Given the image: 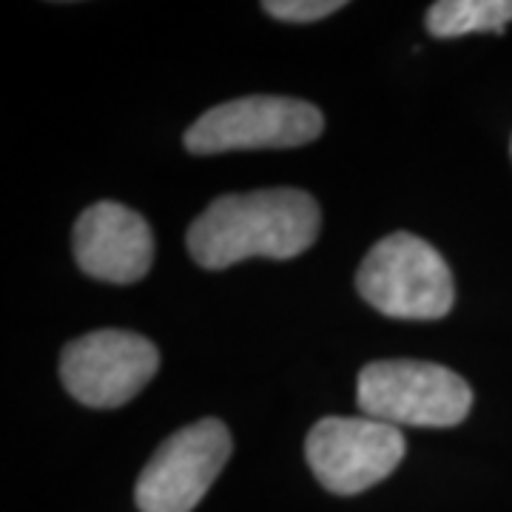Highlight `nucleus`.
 <instances>
[{
	"mask_svg": "<svg viewBox=\"0 0 512 512\" xmlns=\"http://www.w3.org/2000/svg\"><path fill=\"white\" fill-rule=\"evenodd\" d=\"M262 9L271 18L285 23H313L345 9V3L342 0H265Z\"/></svg>",
	"mask_w": 512,
	"mask_h": 512,
	"instance_id": "9d476101",
	"label": "nucleus"
},
{
	"mask_svg": "<svg viewBox=\"0 0 512 512\" xmlns=\"http://www.w3.org/2000/svg\"><path fill=\"white\" fill-rule=\"evenodd\" d=\"M356 402L367 419L387 421L393 427H456L473 407V390L447 367L387 359L359 373Z\"/></svg>",
	"mask_w": 512,
	"mask_h": 512,
	"instance_id": "7ed1b4c3",
	"label": "nucleus"
},
{
	"mask_svg": "<svg viewBox=\"0 0 512 512\" xmlns=\"http://www.w3.org/2000/svg\"><path fill=\"white\" fill-rule=\"evenodd\" d=\"M507 23H512V0H439L427 12V32L433 37L501 35Z\"/></svg>",
	"mask_w": 512,
	"mask_h": 512,
	"instance_id": "1a4fd4ad",
	"label": "nucleus"
},
{
	"mask_svg": "<svg viewBox=\"0 0 512 512\" xmlns=\"http://www.w3.org/2000/svg\"><path fill=\"white\" fill-rule=\"evenodd\" d=\"M305 456L325 490L356 495L384 481L402 464L404 436L387 421L328 416L308 433Z\"/></svg>",
	"mask_w": 512,
	"mask_h": 512,
	"instance_id": "0eeeda50",
	"label": "nucleus"
},
{
	"mask_svg": "<svg viewBox=\"0 0 512 512\" xmlns=\"http://www.w3.org/2000/svg\"><path fill=\"white\" fill-rule=\"evenodd\" d=\"M325 117L308 100L254 94L208 109L185 131L191 154H225L251 148H296L313 143Z\"/></svg>",
	"mask_w": 512,
	"mask_h": 512,
	"instance_id": "20e7f679",
	"label": "nucleus"
},
{
	"mask_svg": "<svg viewBox=\"0 0 512 512\" xmlns=\"http://www.w3.org/2000/svg\"><path fill=\"white\" fill-rule=\"evenodd\" d=\"M319 225V205L299 188L225 194L188 228V254L208 271L231 268L251 256L293 259L316 242Z\"/></svg>",
	"mask_w": 512,
	"mask_h": 512,
	"instance_id": "f257e3e1",
	"label": "nucleus"
},
{
	"mask_svg": "<svg viewBox=\"0 0 512 512\" xmlns=\"http://www.w3.org/2000/svg\"><path fill=\"white\" fill-rule=\"evenodd\" d=\"M74 259L100 282L131 285L151 271L154 237L148 222L120 202H97L74 225Z\"/></svg>",
	"mask_w": 512,
	"mask_h": 512,
	"instance_id": "6e6552de",
	"label": "nucleus"
},
{
	"mask_svg": "<svg viewBox=\"0 0 512 512\" xmlns=\"http://www.w3.org/2000/svg\"><path fill=\"white\" fill-rule=\"evenodd\" d=\"M231 458V433L220 419H202L160 444L137 478L140 512H194Z\"/></svg>",
	"mask_w": 512,
	"mask_h": 512,
	"instance_id": "39448f33",
	"label": "nucleus"
},
{
	"mask_svg": "<svg viewBox=\"0 0 512 512\" xmlns=\"http://www.w3.org/2000/svg\"><path fill=\"white\" fill-rule=\"evenodd\" d=\"M160 367V350L131 330H94L69 342L60 356L63 387L86 407H120L146 387Z\"/></svg>",
	"mask_w": 512,
	"mask_h": 512,
	"instance_id": "423d86ee",
	"label": "nucleus"
},
{
	"mask_svg": "<svg viewBox=\"0 0 512 512\" xmlns=\"http://www.w3.org/2000/svg\"><path fill=\"white\" fill-rule=\"evenodd\" d=\"M356 288L367 305L393 319H441L456 302L444 256L407 231L379 239L367 251Z\"/></svg>",
	"mask_w": 512,
	"mask_h": 512,
	"instance_id": "f03ea898",
	"label": "nucleus"
}]
</instances>
